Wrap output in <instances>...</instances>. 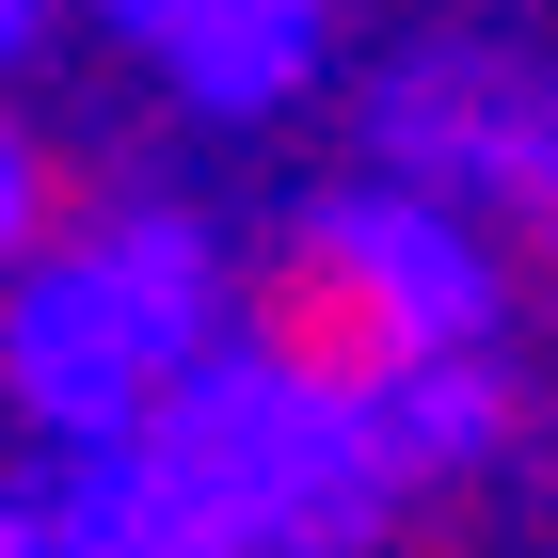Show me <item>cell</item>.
Listing matches in <instances>:
<instances>
[{
  "mask_svg": "<svg viewBox=\"0 0 558 558\" xmlns=\"http://www.w3.org/2000/svg\"><path fill=\"white\" fill-rule=\"evenodd\" d=\"M144 48H160L192 96H223V112H256V96L303 81V48H319V0H112Z\"/></svg>",
  "mask_w": 558,
  "mask_h": 558,
  "instance_id": "obj_2",
  "label": "cell"
},
{
  "mask_svg": "<svg viewBox=\"0 0 558 558\" xmlns=\"http://www.w3.org/2000/svg\"><path fill=\"white\" fill-rule=\"evenodd\" d=\"M543 240H558V160H543Z\"/></svg>",
  "mask_w": 558,
  "mask_h": 558,
  "instance_id": "obj_5",
  "label": "cell"
},
{
  "mask_svg": "<svg viewBox=\"0 0 558 558\" xmlns=\"http://www.w3.org/2000/svg\"><path fill=\"white\" fill-rule=\"evenodd\" d=\"M478 319H495V271L463 256V223L430 192L319 208L240 271V367L288 384L303 415H351V430L399 415L447 351H478Z\"/></svg>",
  "mask_w": 558,
  "mask_h": 558,
  "instance_id": "obj_1",
  "label": "cell"
},
{
  "mask_svg": "<svg viewBox=\"0 0 558 558\" xmlns=\"http://www.w3.org/2000/svg\"><path fill=\"white\" fill-rule=\"evenodd\" d=\"M16 33H33V0H0V48H16Z\"/></svg>",
  "mask_w": 558,
  "mask_h": 558,
  "instance_id": "obj_4",
  "label": "cell"
},
{
  "mask_svg": "<svg viewBox=\"0 0 558 558\" xmlns=\"http://www.w3.org/2000/svg\"><path fill=\"white\" fill-rule=\"evenodd\" d=\"M0 558H81V526L64 511H0Z\"/></svg>",
  "mask_w": 558,
  "mask_h": 558,
  "instance_id": "obj_3",
  "label": "cell"
}]
</instances>
